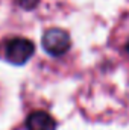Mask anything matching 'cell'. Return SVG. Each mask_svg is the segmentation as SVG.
I'll use <instances>...</instances> for the list:
<instances>
[{"label": "cell", "mask_w": 129, "mask_h": 130, "mask_svg": "<svg viewBox=\"0 0 129 130\" xmlns=\"http://www.w3.org/2000/svg\"><path fill=\"white\" fill-rule=\"evenodd\" d=\"M2 50H3V58L9 64L23 65L32 58L33 52H35V45L28 38L14 36L3 42Z\"/></svg>", "instance_id": "1"}, {"label": "cell", "mask_w": 129, "mask_h": 130, "mask_svg": "<svg viewBox=\"0 0 129 130\" xmlns=\"http://www.w3.org/2000/svg\"><path fill=\"white\" fill-rule=\"evenodd\" d=\"M43 48L52 56H62L71 45L70 35L62 29H49L43 35Z\"/></svg>", "instance_id": "2"}, {"label": "cell", "mask_w": 129, "mask_h": 130, "mask_svg": "<svg viewBox=\"0 0 129 130\" xmlns=\"http://www.w3.org/2000/svg\"><path fill=\"white\" fill-rule=\"evenodd\" d=\"M26 129L28 130H55L56 121L53 117L44 110H35L26 120Z\"/></svg>", "instance_id": "3"}, {"label": "cell", "mask_w": 129, "mask_h": 130, "mask_svg": "<svg viewBox=\"0 0 129 130\" xmlns=\"http://www.w3.org/2000/svg\"><path fill=\"white\" fill-rule=\"evenodd\" d=\"M17 2L24 9H32V8H35L38 5V0H17Z\"/></svg>", "instance_id": "4"}, {"label": "cell", "mask_w": 129, "mask_h": 130, "mask_svg": "<svg viewBox=\"0 0 129 130\" xmlns=\"http://www.w3.org/2000/svg\"><path fill=\"white\" fill-rule=\"evenodd\" d=\"M126 50H128V52H129V42H128V44H126Z\"/></svg>", "instance_id": "5"}]
</instances>
